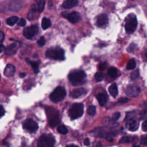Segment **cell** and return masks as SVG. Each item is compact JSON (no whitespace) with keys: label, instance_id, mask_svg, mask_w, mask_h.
I'll list each match as a JSON object with an SVG mask.
<instances>
[{"label":"cell","instance_id":"6da1fadb","mask_svg":"<svg viewBox=\"0 0 147 147\" xmlns=\"http://www.w3.org/2000/svg\"><path fill=\"white\" fill-rule=\"evenodd\" d=\"M86 73L80 69L74 70L68 75L69 82L74 86H79L84 84L86 82Z\"/></svg>","mask_w":147,"mask_h":147},{"label":"cell","instance_id":"7a4b0ae2","mask_svg":"<svg viewBox=\"0 0 147 147\" xmlns=\"http://www.w3.org/2000/svg\"><path fill=\"white\" fill-rule=\"evenodd\" d=\"M45 55L47 57L55 60H63L64 59V51L59 47H52L48 49Z\"/></svg>","mask_w":147,"mask_h":147},{"label":"cell","instance_id":"3957f363","mask_svg":"<svg viewBox=\"0 0 147 147\" xmlns=\"http://www.w3.org/2000/svg\"><path fill=\"white\" fill-rule=\"evenodd\" d=\"M137 26V20L136 16L133 14H129L125 19V30L127 34L133 33Z\"/></svg>","mask_w":147,"mask_h":147},{"label":"cell","instance_id":"277c9868","mask_svg":"<svg viewBox=\"0 0 147 147\" xmlns=\"http://www.w3.org/2000/svg\"><path fill=\"white\" fill-rule=\"evenodd\" d=\"M66 95V91L65 88L61 86H58L56 87L53 92L50 94V99L55 102L57 103L61 101Z\"/></svg>","mask_w":147,"mask_h":147},{"label":"cell","instance_id":"5b68a950","mask_svg":"<svg viewBox=\"0 0 147 147\" xmlns=\"http://www.w3.org/2000/svg\"><path fill=\"white\" fill-rule=\"evenodd\" d=\"M84 111V106L81 103H74L69 109L68 114L72 119L81 117Z\"/></svg>","mask_w":147,"mask_h":147},{"label":"cell","instance_id":"8992f818","mask_svg":"<svg viewBox=\"0 0 147 147\" xmlns=\"http://www.w3.org/2000/svg\"><path fill=\"white\" fill-rule=\"evenodd\" d=\"M55 140L51 134H42L38 141L39 147H52L54 146Z\"/></svg>","mask_w":147,"mask_h":147},{"label":"cell","instance_id":"52a82bcc","mask_svg":"<svg viewBox=\"0 0 147 147\" xmlns=\"http://www.w3.org/2000/svg\"><path fill=\"white\" fill-rule=\"evenodd\" d=\"M47 114L48 118L49 123L51 126H55L60 122L59 113L53 108H47Z\"/></svg>","mask_w":147,"mask_h":147},{"label":"cell","instance_id":"ba28073f","mask_svg":"<svg viewBox=\"0 0 147 147\" xmlns=\"http://www.w3.org/2000/svg\"><path fill=\"white\" fill-rule=\"evenodd\" d=\"M22 126L25 130L30 133L36 132L38 128V124L31 118L26 119L22 123Z\"/></svg>","mask_w":147,"mask_h":147},{"label":"cell","instance_id":"9c48e42d","mask_svg":"<svg viewBox=\"0 0 147 147\" xmlns=\"http://www.w3.org/2000/svg\"><path fill=\"white\" fill-rule=\"evenodd\" d=\"M38 31V26L36 25H33L25 28L23 32V34L25 38L28 39H31L37 33Z\"/></svg>","mask_w":147,"mask_h":147},{"label":"cell","instance_id":"30bf717a","mask_svg":"<svg viewBox=\"0 0 147 147\" xmlns=\"http://www.w3.org/2000/svg\"><path fill=\"white\" fill-rule=\"evenodd\" d=\"M140 87L135 84L129 85L126 90V94H127V95L131 97L137 96L140 94Z\"/></svg>","mask_w":147,"mask_h":147},{"label":"cell","instance_id":"8fae6325","mask_svg":"<svg viewBox=\"0 0 147 147\" xmlns=\"http://www.w3.org/2000/svg\"><path fill=\"white\" fill-rule=\"evenodd\" d=\"M126 126L127 129L131 131H134L137 130L139 126V121L134 118H131L128 119V121L126 123Z\"/></svg>","mask_w":147,"mask_h":147},{"label":"cell","instance_id":"7c38bea8","mask_svg":"<svg viewBox=\"0 0 147 147\" xmlns=\"http://www.w3.org/2000/svg\"><path fill=\"white\" fill-rule=\"evenodd\" d=\"M63 16L67 18L69 21L72 23H76L78 22L80 19V15L78 12L74 11L71 13H64L63 14Z\"/></svg>","mask_w":147,"mask_h":147},{"label":"cell","instance_id":"4fadbf2b","mask_svg":"<svg viewBox=\"0 0 147 147\" xmlns=\"http://www.w3.org/2000/svg\"><path fill=\"white\" fill-rule=\"evenodd\" d=\"M86 93H87V91L84 88H76L72 90L70 92L69 95L72 98H78L82 96L85 95Z\"/></svg>","mask_w":147,"mask_h":147},{"label":"cell","instance_id":"5bb4252c","mask_svg":"<svg viewBox=\"0 0 147 147\" xmlns=\"http://www.w3.org/2000/svg\"><path fill=\"white\" fill-rule=\"evenodd\" d=\"M18 48V45L17 43L16 42L12 43L5 48V53L6 55H10V56L14 55L16 53Z\"/></svg>","mask_w":147,"mask_h":147},{"label":"cell","instance_id":"9a60e30c","mask_svg":"<svg viewBox=\"0 0 147 147\" xmlns=\"http://www.w3.org/2000/svg\"><path fill=\"white\" fill-rule=\"evenodd\" d=\"M22 6V2L20 0H13L9 6L11 11H17L20 10Z\"/></svg>","mask_w":147,"mask_h":147},{"label":"cell","instance_id":"2e32d148","mask_svg":"<svg viewBox=\"0 0 147 147\" xmlns=\"http://www.w3.org/2000/svg\"><path fill=\"white\" fill-rule=\"evenodd\" d=\"M108 22V17L106 14H100L98 18L96 21V25L99 27L103 26L106 25Z\"/></svg>","mask_w":147,"mask_h":147},{"label":"cell","instance_id":"e0dca14e","mask_svg":"<svg viewBox=\"0 0 147 147\" xmlns=\"http://www.w3.org/2000/svg\"><path fill=\"white\" fill-rule=\"evenodd\" d=\"M91 133L93 136L99 137V138H103L105 137V133L106 131L102 127H99L97 128H95L94 130L91 131Z\"/></svg>","mask_w":147,"mask_h":147},{"label":"cell","instance_id":"ac0fdd59","mask_svg":"<svg viewBox=\"0 0 147 147\" xmlns=\"http://www.w3.org/2000/svg\"><path fill=\"white\" fill-rule=\"evenodd\" d=\"M15 71V67L11 64H8L4 70V75L6 76H11L14 74Z\"/></svg>","mask_w":147,"mask_h":147},{"label":"cell","instance_id":"d6986e66","mask_svg":"<svg viewBox=\"0 0 147 147\" xmlns=\"http://www.w3.org/2000/svg\"><path fill=\"white\" fill-rule=\"evenodd\" d=\"M109 92H110V94L114 97L115 98L118 93V87H117V85L115 83H113L109 87Z\"/></svg>","mask_w":147,"mask_h":147},{"label":"cell","instance_id":"ffe728a7","mask_svg":"<svg viewBox=\"0 0 147 147\" xmlns=\"http://www.w3.org/2000/svg\"><path fill=\"white\" fill-rule=\"evenodd\" d=\"M77 2V0H66L63 2L62 6L65 9H69L75 6Z\"/></svg>","mask_w":147,"mask_h":147},{"label":"cell","instance_id":"44dd1931","mask_svg":"<svg viewBox=\"0 0 147 147\" xmlns=\"http://www.w3.org/2000/svg\"><path fill=\"white\" fill-rule=\"evenodd\" d=\"M26 61L27 63H29L31 65V67H32L33 71L35 74H37L39 71V68H38V64L37 62L36 61H30L29 59L28 58H26Z\"/></svg>","mask_w":147,"mask_h":147},{"label":"cell","instance_id":"7402d4cb","mask_svg":"<svg viewBox=\"0 0 147 147\" xmlns=\"http://www.w3.org/2000/svg\"><path fill=\"white\" fill-rule=\"evenodd\" d=\"M96 98L98 100V102H99V104L100 106H103L105 105V103H106V95L102 93H100V94H98L96 96Z\"/></svg>","mask_w":147,"mask_h":147},{"label":"cell","instance_id":"603a6c76","mask_svg":"<svg viewBox=\"0 0 147 147\" xmlns=\"http://www.w3.org/2000/svg\"><path fill=\"white\" fill-rule=\"evenodd\" d=\"M142 110L140 113V117L141 119H147V101L144 102Z\"/></svg>","mask_w":147,"mask_h":147},{"label":"cell","instance_id":"cb8c5ba5","mask_svg":"<svg viewBox=\"0 0 147 147\" xmlns=\"http://www.w3.org/2000/svg\"><path fill=\"white\" fill-rule=\"evenodd\" d=\"M41 26L43 29L45 30L49 28L51 26V21L49 18L46 17H44L42 20L41 22Z\"/></svg>","mask_w":147,"mask_h":147},{"label":"cell","instance_id":"d4e9b609","mask_svg":"<svg viewBox=\"0 0 147 147\" xmlns=\"http://www.w3.org/2000/svg\"><path fill=\"white\" fill-rule=\"evenodd\" d=\"M118 70L115 67H110L108 69V75L112 78H114L117 76Z\"/></svg>","mask_w":147,"mask_h":147},{"label":"cell","instance_id":"484cf974","mask_svg":"<svg viewBox=\"0 0 147 147\" xmlns=\"http://www.w3.org/2000/svg\"><path fill=\"white\" fill-rule=\"evenodd\" d=\"M18 20V18L17 16H11L8 18L6 20V23L10 26H13Z\"/></svg>","mask_w":147,"mask_h":147},{"label":"cell","instance_id":"4316f807","mask_svg":"<svg viewBox=\"0 0 147 147\" xmlns=\"http://www.w3.org/2000/svg\"><path fill=\"white\" fill-rule=\"evenodd\" d=\"M136 61H135V60L134 59H130L128 61V63H127V64L126 65V68L127 69L130 70V69H134L136 68Z\"/></svg>","mask_w":147,"mask_h":147},{"label":"cell","instance_id":"83f0119b","mask_svg":"<svg viewBox=\"0 0 147 147\" xmlns=\"http://www.w3.org/2000/svg\"><path fill=\"white\" fill-rule=\"evenodd\" d=\"M133 141V138L129 137V136H123L119 140V142L121 144L125 143H130Z\"/></svg>","mask_w":147,"mask_h":147},{"label":"cell","instance_id":"f1b7e54d","mask_svg":"<svg viewBox=\"0 0 147 147\" xmlns=\"http://www.w3.org/2000/svg\"><path fill=\"white\" fill-rule=\"evenodd\" d=\"M37 5H38V10L39 12L42 11L44 6H45V1L44 0H36Z\"/></svg>","mask_w":147,"mask_h":147},{"label":"cell","instance_id":"f546056e","mask_svg":"<svg viewBox=\"0 0 147 147\" xmlns=\"http://www.w3.org/2000/svg\"><path fill=\"white\" fill-rule=\"evenodd\" d=\"M57 130L59 133L62 134H66L68 133V129L64 125H60L57 127Z\"/></svg>","mask_w":147,"mask_h":147},{"label":"cell","instance_id":"4dcf8cb0","mask_svg":"<svg viewBox=\"0 0 147 147\" xmlns=\"http://www.w3.org/2000/svg\"><path fill=\"white\" fill-rule=\"evenodd\" d=\"M36 11V8H35V6L33 5V7L31 8V9L30 10V11H29L28 14V18L29 20H32L34 18V13Z\"/></svg>","mask_w":147,"mask_h":147},{"label":"cell","instance_id":"1f68e13d","mask_svg":"<svg viewBox=\"0 0 147 147\" xmlns=\"http://www.w3.org/2000/svg\"><path fill=\"white\" fill-rule=\"evenodd\" d=\"M87 113L89 115L91 116H94L96 113V108L94 106L91 105L88 107L87 109Z\"/></svg>","mask_w":147,"mask_h":147},{"label":"cell","instance_id":"d6a6232c","mask_svg":"<svg viewBox=\"0 0 147 147\" xmlns=\"http://www.w3.org/2000/svg\"><path fill=\"white\" fill-rule=\"evenodd\" d=\"M104 78L105 74L101 72H98L95 75V79L98 82L104 79Z\"/></svg>","mask_w":147,"mask_h":147},{"label":"cell","instance_id":"836d02e7","mask_svg":"<svg viewBox=\"0 0 147 147\" xmlns=\"http://www.w3.org/2000/svg\"><path fill=\"white\" fill-rule=\"evenodd\" d=\"M139 76V71L138 69H136L134 71H133V72H131V75H130V78L132 80L136 79H137Z\"/></svg>","mask_w":147,"mask_h":147},{"label":"cell","instance_id":"e575fe53","mask_svg":"<svg viewBox=\"0 0 147 147\" xmlns=\"http://www.w3.org/2000/svg\"><path fill=\"white\" fill-rule=\"evenodd\" d=\"M37 44L40 47H42L45 44V40L44 37H41L37 41Z\"/></svg>","mask_w":147,"mask_h":147},{"label":"cell","instance_id":"d590c367","mask_svg":"<svg viewBox=\"0 0 147 147\" xmlns=\"http://www.w3.org/2000/svg\"><path fill=\"white\" fill-rule=\"evenodd\" d=\"M120 115H121V113L119 112H117L114 113L112 116V120L114 122L116 121L120 117Z\"/></svg>","mask_w":147,"mask_h":147},{"label":"cell","instance_id":"8d00e7d4","mask_svg":"<svg viewBox=\"0 0 147 147\" xmlns=\"http://www.w3.org/2000/svg\"><path fill=\"white\" fill-rule=\"evenodd\" d=\"M26 24V21L25 20V19L24 18H20L18 21V25L20 26H25Z\"/></svg>","mask_w":147,"mask_h":147},{"label":"cell","instance_id":"74e56055","mask_svg":"<svg viewBox=\"0 0 147 147\" xmlns=\"http://www.w3.org/2000/svg\"><path fill=\"white\" fill-rule=\"evenodd\" d=\"M141 143L143 145H147V135L143 136L141 140Z\"/></svg>","mask_w":147,"mask_h":147},{"label":"cell","instance_id":"f35d334b","mask_svg":"<svg viewBox=\"0 0 147 147\" xmlns=\"http://www.w3.org/2000/svg\"><path fill=\"white\" fill-rule=\"evenodd\" d=\"M136 47V45L134 44H131L130 45V46L129 47L127 50L129 52H133L134 51V48Z\"/></svg>","mask_w":147,"mask_h":147},{"label":"cell","instance_id":"ab89813d","mask_svg":"<svg viewBox=\"0 0 147 147\" xmlns=\"http://www.w3.org/2000/svg\"><path fill=\"white\" fill-rule=\"evenodd\" d=\"M142 129L144 131H147V120H145L142 124Z\"/></svg>","mask_w":147,"mask_h":147},{"label":"cell","instance_id":"60d3db41","mask_svg":"<svg viewBox=\"0 0 147 147\" xmlns=\"http://www.w3.org/2000/svg\"><path fill=\"white\" fill-rule=\"evenodd\" d=\"M129 100V99L127 98H121L119 99V102H121V103H125V102H127Z\"/></svg>","mask_w":147,"mask_h":147},{"label":"cell","instance_id":"b9f144b4","mask_svg":"<svg viewBox=\"0 0 147 147\" xmlns=\"http://www.w3.org/2000/svg\"><path fill=\"white\" fill-rule=\"evenodd\" d=\"M84 145H86V146L90 145V141L89 138H86L84 140Z\"/></svg>","mask_w":147,"mask_h":147},{"label":"cell","instance_id":"7bdbcfd3","mask_svg":"<svg viewBox=\"0 0 147 147\" xmlns=\"http://www.w3.org/2000/svg\"><path fill=\"white\" fill-rule=\"evenodd\" d=\"M5 38V34L4 33H3V32H0V40H1V42H2L3 39Z\"/></svg>","mask_w":147,"mask_h":147},{"label":"cell","instance_id":"ee69618b","mask_svg":"<svg viewBox=\"0 0 147 147\" xmlns=\"http://www.w3.org/2000/svg\"><path fill=\"white\" fill-rule=\"evenodd\" d=\"M5 111L3 107V106L1 105V112H0V114H1V116L2 117L4 114H5Z\"/></svg>","mask_w":147,"mask_h":147},{"label":"cell","instance_id":"f6af8a7d","mask_svg":"<svg viewBox=\"0 0 147 147\" xmlns=\"http://www.w3.org/2000/svg\"><path fill=\"white\" fill-rule=\"evenodd\" d=\"M1 48H0V51H1V53H2L3 51H5V47L3 45V44H1Z\"/></svg>","mask_w":147,"mask_h":147},{"label":"cell","instance_id":"bcb514c9","mask_svg":"<svg viewBox=\"0 0 147 147\" xmlns=\"http://www.w3.org/2000/svg\"><path fill=\"white\" fill-rule=\"evenodd\" d=\"M25 76H26V74L25 73H21V74H20V77L21 78H24Z\"/></svg>","mask_w":147,"mask_h":147},{"label":"cell","instance_id":"7dc6e473","mask_svg":"<svg viewBox=\"0 0 147 147\" xmlns=\"http://www.w3.org/2000/svg\"><path fill=\"white\" fill-rule=\"evenodd\" d=\"M145 57H146V58L147 59V52H146V53H145Z\"/></svg>","mask_w":147,"mask_h":147}]
</instances>
